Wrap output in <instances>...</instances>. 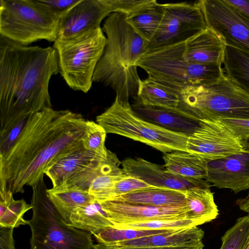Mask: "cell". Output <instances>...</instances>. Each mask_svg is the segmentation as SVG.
Masks as SVG:
<instances>
[{"label":"cell","mask_w":249,"mask_h":249,"mask_svg":"<svg viewBox=\"0 0 249 249\" xmlns=\"http://www.w3.org/2000/svg\"><path fill=\"white\" fill-rule=\"evenodd\" d=\"M163 7L160 24L146 52L185 43L207 27L196 1L166 3Z\"/></svg>","instance_id":"cell-10"},{"label":"cell","mask_w":249,"mask_h":249,"mask_svg":"<svg viewBox=\"0 0 249 249\" xmlns=\"http://www.w3.org/2000/svg\"><path fill=\"white\" fill-rule=\"evenodd\" d=\"M102 157L87 150L83 146L58 159L44 173L52 181L53 187H58L93 160Z\"/></svg>","instance_id":"cell-21"},{"label":"cell","mask_w":249,"mask_h":249,"mask_svg":"<svg viewBox=\"0 0 249 249\" xmlns=\"http://www.w3.org/2000/svg\"><path fill=\"white\" fill-rule=\"evenodd\" d=\"M207 27L230 46L249 53V18L225 0L197 1Z\"/></svg>","instance_id":"cell-11"},{"label":"cell","mask_w":249,"mask_h":249,"mask_svg":"<svg viewBox=\"0 0 249 249\" xmlns=\"http://www.w3.org/2000/svg\"><path fill=\"white\" fill-rule=\"evenodd\" d=\"M126 17L114 12L105 19L102 29L107 43L92 81L110 87L116 97L128 102L129 97L137 94L141 79L137 64L146 53L148 43L129 24Z\"/></svg>","instance_id":"cell-3"},{"label":"cell","mask_w":249,"mask_h":249,"mask_svg":"<svg viewBox=\"0 0 249 249\" xmlns=\"http://www.w3.org/2000/svg\"><path fill=\"white\" fill-rule=\"evenodd\" d=\"M131 106L141 118L167 130L189 136L198 126L200 120L178 107L166 108L144 105L135 97Z\"/></svg>","instance_id":"cell-17"},{"label":"cell","mask_w":249,"mask_h":249,"mask_svg":"<svg viewBox=\"0 0 249 249\" xmlns=\"http://www.w3.org/2000/svg\"><path fill=\"white\" fill-rule=\"evenodd\" d=\"M185 43L147 51L137 66L148 78L176 93L187 87L213 84L225 74L222 64L188 61L184 55Z\"/></svg>","instance_id":"cell-4"},{"label":"cell","mask_w":249,"mask_h":249,"mask_svg":"<svg viewBox=\"0 0 249 249\" xmlns=\"http://www.w3.org/2000/svg\"><path fill=\"white\" fill-rule=\"evenodd\" d=\"M47 194L63 218L69 225L71 215L76 208L95 199L88 191L63 186L47 189Z\"/></svg>","instance_id":"cell-24"},{"label":"cell","mask_w":249,"mask_h":249,"mask_svg":"<svg viewBox=\"0 0 249 249\" xmlns=\"http://www.w3.org/2000/svg\"><path fill=\"white\" fill-rule=\"evenodd\" d=\"M203 243L196 246L166 247H116L102 244H94L92 249H202Z\"/></svg>","instance_id":"cell-40"},{"label":"cell","mask_w":249,"mask_h":249,"mask_svg":"<svg viewBox=\"0 0 249 249\" xmlns=\"http://www.w3.org/2000/svg\"><path fill=\"white\" fill-rule=\"evenodd\" d=\"M32 115L17 121L0 130V158L5 156L15 144Z\"/></svg>","instance_id":"cell-36"},{"label":"cell","mask_w":249,"mask_h":249,"mask_svg":"<svg viewBox=\"0 0 249 249\" xmlns=\"http://www.w3.org/2000/svg\"><path fill=\"white\" fill-rule=\"evenodd\" d=\"M107 200L159 207L186 206L184 192L155 187L133 191Z\"/></svg>","instance_id":"cell-20"},{"label":"cell","mask_w":249,"mask_h":249,"mask_svg":"<svg viewBox=\"0 0 249 249\" xmlns=\"http://www.w3.org/2000/svg\"><path fill=\"white\" fill-rule=\"evenodd\" d=\"M163 12V4L157 1L136 14L127 17L126 20L148 44L154 37L160 27Z\"/></svg>","instance_id":"cell-29"},{"label":"cell","mask_w":249,"mask_h":249,"mask_svg":"<svg viewBox=\"0 0 249 249\" xmlns=\"http://www.w3.org/2000/svg\"><path fill=\"white\" fill-rule=\"evenodd\" d=\"M120 165L103 173L92 182L88 192L95 199L102 201L108 199L115 183L127 176Z\"/></svg>","instance_id":"cell-31"},{"label":"cell","mask_w":249,"mask_h":249,"mask_svg":"<svg viewBox=\"0 0 249 249\" xmlns=\"http://www.w3.org/2000/svg\"><path fill=\"white\" fill-rule=\"evenodd\" d=\"M14 228L0 227V249H16Z\"/></svg>","instance_id":"cell-41"},{"label":"cell","mask_w":249,"mask_h":249,"mask_svg":"<svg viewBox=\"0 0 249 249\" xmlns=\"http://www.w3.org/2000/svg\"><path fill=\"white\" fill-rule=\"evenodd\" d=\"M236 204L241 211L249 214V191L246 196L238 198Z\"/></svg>","instance_id":"cell-43"},{"label":"cell","mask_w":249,"mask_h":249,"mask_svg":"<svg viewBox=\"0 0 249 249\" xmlns=\"http://www.w3.org/2000/svg\"><path fill=\"white\" fill-rule=\"evenodd\" d=\"M99 202L113 226L155 220L189 219L187 206L159 207L113 200Z\"/></svg>","instance_id":"cell-13"},{"label":"cell","mask_w":249,"mask_h":249,"mask_svg":"<svg viewBox=\"0 0 249 249\" xmlns=\"http://www.w3.org/2000/svg\"><path fill=\"white\" fill-rule=\"evenodd\" d=\"M58 72L53 47L21 45L0 36V130L52 107L49 83Z\"/></svg>","instance_id":"cell-2"},{"label":"cell","mask_w":249,"mask_h":249,"mask_svg":"<svg viewBox=\"0 0 249 249\" xmlns=\"http://www.w3.org/2000/svg\"><path fill=\"white\" fill-rule=\"evenodd\" d=\"M204 236V231L198 226H195L106 245L116 247L192 246L203 243Z\"/></svg>","instance_id":"cell-19"},{"label":"cell","mask_w":249,"mask_h":249,"mask_svg":"<svg viewBox=\"0 0 249 249\" xmlns=\"http://www.w3.org/2000/svg\"><path fill=\"white\" fill-rule=\"evenodd\" d=\"M245 149L249 151V139L241 141Z\"/></svg>","instance_id":"cell-44"},{"label":"cell","mask_w":249,"mask_h":249,"mask_svg":"<svg viewBox=\"0 0 249 249\" xmlns=\"http://www.w3.org/2000/svg\"><path fill=\"white\" fill-rule=\"evenodd\" d=\"M169 231L171 230L123 229L111 226L98 231L92 235L98 243L109 245L118 242L160 234Z\"/></svg>","instance_id":"cell-30"},{"label":"cell","mask_w":249,"mask_h":249,"mask_svg":"<svg viewBox=\"0 0 249 249\" xmlns=\"http://www.w3.org/2000/svg\"><path fill=\"white\" fill-rule=\"evenodd\" d=\"M120 164L121 162L116 155L109 150L107 158L94 160L61 186L88 192L91 183L97 177Z\"/></svg>","instance_id":"cell-27"},{"label":"cell","mask_w":249,"mask_h":249,"mask_svg":"<svg viewBox=\"0 0 249 249\" xmlns=\"http://www.w3.org/2000/svg\"><path fill=\"white\" fill-rule=\"evenodd\" d=\"M177 93L178 107L198 120L249 119V95L225 74L213 84L187 87Z\"/></svg>","instance_id":"cell-6"},{"label":"cell","mask_w":249,"mask_h":249,"mask_svg":"<svg viewBox=\"0 0 249 249\" xmlns=\"http://www.w3.org/2000/svg\"><path fill=\"white\" fill-rule=\"evenodd\" d=\"M206 180L220 189L235 194L249 189V151L207 161Z\"/></svg>","instance_id":"cell-16"},{"label":"cell","mask_w":249,"mask_h":249,"mask_svg":"<svg viewBox=\"0 0 249 249\" xmlns=\"http://www.w3.org/2000/svg\"><path fill=\"white\" fill-rule=\"evenodd\" d=\"M107 134L98 123L87 120L86 135L83 142L84 147L101 157L107 158L109 150L105 146Z\"/></svg>","instance_id":"cell-34"},{"label":"cell","mask_w":249,"mask_h":249,"mask_svg":"<svg viewBox=\"0 0 249 249\" xmlns=\"http://www.w3.org/2000/svg\"><path fill=\"white\" fill-rule=\"evenodd\" d=\"M122 169L127 176L138 178L153 187L185 192L195 187L210 188L206 180L179 177L168 171L164 165L141 158H127L121 162Z\"/></svg>","instance_id":"cell-14"},{"label":"cell","mask_w":249,"mask_h":249,"mask_svg":"<svg viewBox=\"0 0 249 249\" xmlns=\"http://www.w3.org/2000/svg\"><path fill=\"white\" fill-rule=\"evenodd\" d=\"M151 187H154L138 178L127 175L115 183L107 199L133 191Z\"/></svg>","instance_id":"cell-37"},{"label":"cell","mask_w":249,"mask_h":249,"mask_svg":"<svg viewBox=\"0 0 249 249\" xmlns=\"http://www.w3.org/2000/svg\"><path fill=\"white\" fill-rule=\"evenodd\" d=\"M225 48L220 36L207 27L185 43L184 55L188 61L193 63L223 64Z\"/></svg>","instance_id":"cell-18"},{"label":"cell","mask_w":249,"mask_h":249,"mask_svg":"<svg viewBox=\"0 0 249 249\" xmlns=\"http://www.w3.org/2000/svg\"><path fill=\"white\" fill-rule=\"evenodd\" d=\"M61 18L39 0H0V36L18 44L54 42Z\"/></svg>","instance_id":"cell-7"},{"label":"cell","mask_w":249,"mask_h":249,"mask_svg":"<svg viewBox=\"0 0 249 249\" xmlns=\"http://www.w3.org/2000/svg\"><path fill=\"white\" fill-rule=\"evenodd\" d=\"M184 193L189 219L195 220L199 226L217 218L219 210L210 188H192Z\"/></svg>","instance_id":"cell-23"},{"label":"cell","mask_w":249,"mask_h":249,"mask_svg":"<svg viewBox=\"0 0 249 249\" xmlns=\"http://www.w3.org/2000/svg\"><path fill=\"white\" fill-rule=\"evenodd\" d=\"M223 64L225 75L249 95V53L226 45Z\"/></svg>","instance_id":"cell-25"},{"label":"cell","mask_w":249,"mask_h":249,"mask_svg":"<svg viewBox=\"0 0 249 249\" xmlns=\"http://www.w3.org/2000/svg\"><path fill=\"white\" fill-rule=\"evenodd\" d=\"M70 225L92 235L106 228L113 226L98 200L76 208L71 215Z\"/></svg>","instance_id":"cell-26"},{"label":"cell","mask_w":249,"mask_h":249,"mask_svg":"<svg viewBox=\"0 0 249 249\" xmlns=\"http://www.w3.org/2000/svg\"><path fill=\"white\" fill-rule=\"evenodd\" d=\"M249 235V214L238 218L221 237L220 249H242Z\"/></svg>","instance_id":"cell-32"},{"label":"cell","mask_w":249,"mask_h":249,"mask_svg":"<svg viewBox=\"0 0 249 249\" xmlns=\"http://www.w3.org/2000/svg\"><path fill=\"white\" fill-rule=\"evenodd\" d=\"M218 121L241 141L249 139V119H224Z\"/></svg>","instance_id":"cell-38"},{"label":"cell","mask_w":249,"mask_h":249,"mask_svg":"<svg viewBox=\"0 0 249 249\" xmlns=\"http://www.w3.org/2000/svg\"><path fill=\"white\" fill-rule=\"evenodd\" d=\"M115 12L114 0H81L60 19L57 39H67L101 27Z\"/></svg>","instance_id":"cell-15"},{"label":"cell","mask_w":249,"mask_h":249,"mask_svg":"<svg viewBox=\"0 0 249 249\" xmlns=\"http://www.w3.org/2000/svg\"><path fill=\"white\" fill-rule=\"evenodd\" d=\"M242 249H249V235Z\"/></svg>","instance_id":"cell-45"},{"label":"cell","mask_w":249,"mask_h":249,"mask_svg":"<svg viewBox=\"0 0 249 249\" xmlns=\"http://www.w3.org/2000/svg\"><path fill=\"white\" fill-rule=\"evenodd\" d=\"M162 159L164 166L172 174L186 178L206 179V161L197 156L185 151H175L164 153Z\"/></svg>","instance_id":"cell-22"},{"label":"cell","mask_w":249,"mask_h":249,"mask_svg":"<svg viewBox=\"0 0 249 249\" xmlns=\"http://www.w3.org/2000/svg\"><path fill=\"white\" fill-rule=\"evenodd\" d=\"M32 189L30 249H92V234L66 223L49 199L43 178Z\"/></svg>","instance_id":"cell-5"},{"label":"cell","mask_w":249,"mask_h":249,"mask_svg":"<svg viewBox=\"0 0 249 249\" xmlns=\"http://www.w3.org/2000/svg\"><path fill=\"white\" fill-rule=\"evenodd\" d=\"M106 43L107 37L101 27L54 42L59 73L70 88L84 93L90 90Z\"/></svg>","instance_id":"cell-8"},{"label":"cell","mask_w":249,"mask_h":249,"mask_svg":"<svg viewBox=\"0 0 249 249\" xmlns=\"http://www.w3.org/2000/svg\"><path fill=\"white\" fill-rule=\"evenodd\" d=\"M135 97L143 105L152 107L176 108L179 103L177 93L148 77L141 79Z\"/></svg>","instance_id":"cell-28"},{"label":"cell","mask_w":249,"mask_h":249,"mask_svg":"<svg viewBox=\"0 0 249 249\" xmlns=\"http://www.w3.org/2000/svg\"><path fill=\"white\" fill-rule=\"evenodd\" d=\"M87 122L69 110L52 107L33 114L10 150L0 158V190L13 194L36 185L58 159L84 146Z\"/></svg>","instance_id":"cell-1"},{"label":"cell","mask_w":249,"mask_h":249,"mask_svg":"<svg viewBox=\"0 0 249 249\" xmlns=\"http://www.w3.org/2000/svg\"><path fill=\"white\" fill-rule=\"evenodd\" d=\"M81 0H39L40 2L61 18Z\"/></svg>","instance_id":"cell-39"},{"label":"cell","mask_w":249,"mask_h":249,"mask_svg":"<svg viewBox=\"0 0 249 249\" xmlns=\"http://www.w3.org/2000/svg\"><path fill=\"white\" fill-rule=\"evenodd\" d=\"M187 151L206 162L238 154L244 149L241 141L218 120H200L188 136Z\"/></svg>","instance_id":"cell-12"},{"label":"cell","mask_w":249,"mask_h":249,"mask_svg":"<svg viewBox=\"0 0 249 249\" xmlns=\"http://www.w3.org/2000/svg\"><path fill=\"white\" fill-rule=\"evenodd\" d=\"M107 133L119 135L143 143L162 153L187 151L188 136L173 132L138 116L129 102L115 97L112 105L96 117Z\"/></svg>","instance_id":"cell-9"},{"label":"cell","mask_w":249,"mask_h":249,"mask_svg":"<svg viewBox=\"0 0 249 249\" xmlns=\"http://www.w3.org/2000/svg\"><path fill=\"white\" fill-rule=\"evenodd\" d=\"M31 209L32 205L27 203L23 199H13L5 210L0 213V227L14 229L29 225V220L24 218V215Z\"/></svg>","instance_id":"cell-35"},{"label":"cell","mask_w":249,"mask_h":249,"mask_svg":"<svg viewBox=\"0 0 249 249\" xmlns=\"http://www.w3.org/2000/svg\"><path fill=\"white\" fill-rule=\"evenodd\" d=\"M199 226L195 220L190 219L155 220L141 223L120 224L112 227L117 229L136 230H179Z\"/></svg>","instance_id":"cell-33"},{"label":"cell","mask_w":249,"mask_h":249,"mask_svg":"<svg viewBox=\"0 0 249 249\" xmlns=\"http://www.w3.org/2000/svg\"><path fill=\"white\" fill-rule=\"evenodd\" d=\"M249 18V0H225Z\"/></svg>","instance_id":"cell-42"}]
</instances>
